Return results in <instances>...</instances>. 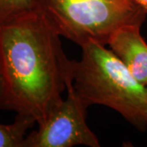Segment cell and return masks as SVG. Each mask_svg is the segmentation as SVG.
<instances>
[{
  "label": "cell",
  "mask_w": 147,
  "mask_h": 147,
  "mask_svg": "<svg viewBox=\"0 0 147 147\" xmlns=\"http://www.w3.org/2000/svg\"><path fill=\"white\" fill-rule=\"evenodd\" d=\"M134 2H136L137 4L142 6V7L147 11V0H133Z\"/></svg>",
  "instance_id": "obj_9"
},
{
  "label": "cell",
  "mask_w": 147,
  "mask_h": 147,
  "mask_svg": "<svg viewBox=\"0 0 147 147\" xmlns=\"http://www.w3.org/2000/svg\"><path fill=\"white\" fill-rule=\"evenodd\" d=\"M36 9L37 0H0V26Z\"/></svg>",
  "instance_id": "obj_7"
},
{
  "label": "cell",
  "mask_w": 147,
  "mask_h": 147,
  "mask_svg": "<svg viewBox=\"0 0 147 147\" xmlns=\"http://www.w3.org/2000/svg\"><path fill=\"white\" fill-rule=\"evenodd\" d=\"M37 3L61 37L80 47L92 40L107 45L117 29L142 26L147 16L133 0H37Z\"/></svg>",
  "instance_id": "obj_3"
},
{
  "label": "cell",
  "mask_w": 147,
  "mask_h": 147,
  "mask_svg": "<svg viewBox=\"0 0 147 147\" xmlns=\"http://www.w3.org/2000/svg\"><path fill=\"white\" fill-rule=\"evenodd\" d=\"M72 61L74 89L88 106L101 105L120 114L139 131L147 129V90L105 45L88 41Z\"/></svg>",
  "instance_id": "obj_2"
},
{
  "label": "cell",
  "mask_w": 147,
  "mask_h": 147,
  "mask_svg": "<svg viewBox=\"0 0 147 147\" xmlns=\"http://www.w3.org/2000/svg\"><path fill=\"white\" fill-rule=\"evenodd\" d=\"M3 97V78H2V74L0 71V105L2 103Z\"/></svg>",
  "instance_id": "obj_8"
},
{
  "label": "cell",
  "mask_w": 147,
  "mask_h": 147,
  "mask_svg": "<svg viewBox=\"0 0 147 147\" xmlns=\"http://www.w3.org/2000/svg\"><path fill=\"white\" fill-rule=\"evenodd\" d=\"M139 25H125L110 36V50L125 65L131 75L147 85V43L141 34Z\"/></svg>",
  "instance_id": "obj_5"
},
{
  "label": "cell",
  "mask_w": 147,
  "mask_h": 147,
  "mask_svg": "<svg viewBox=\"0 0 147 147\" xmlns=\"http://www.w3.org/2000/svg\"><path fill=\"white\" fill-rule=\"evenodd\" d=\"M60 37L39 9L0 26L1 110L30 117L40 125L62 100L72 79V61Z\"/></svg>",
  "instance_id": "obj_1"
},
{
  "label": "cell",
  "mask_w": 147,
  "mask_h": 147,
  "mask_svg": "<svg viewBox=\"0 0 147 147\" xmlns=\"http://www.w3.org/2000/svg\"><path fill=\"white\" fill-rule=\"evenodd\" d=\"M36 123L30 117L16 115L12 123H0V147H24L27 131Z\"/></svg>",
  "instance_id": "obj_6"
},
{
  "label": "cell",
  "mask_w": 147,
  "mask_h": 147,
  "mask_svg": "<svg viewBox=\"0 0 147 147\" xmlns=\"http://www.w3.org/2000/svg\"><path fill=\"white\" fill-rule=\"evenodd\" d=\"M66 98L53 108L36 130L27 134L24 147L100 146L87 123L88 106L76 92L72 79L66 83Z\"/></svg>",
  "instance_id": "obj_4"
},
{
  "label": "cell",
  "mask_w": 147,
  "mask_h": 147,
  "mask_svg": "<svg viewBox=\"0 0 147 147\" xmlns=\"http://www.w3.org/2000/svg\"><path fill=\"white\" fill-rule=\"evenodd\" d=\"M146 90H147V85H146Z\"/></svg>",
  "instance_id": "obj_10"
}]
</instances>
